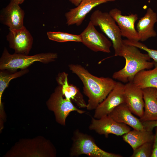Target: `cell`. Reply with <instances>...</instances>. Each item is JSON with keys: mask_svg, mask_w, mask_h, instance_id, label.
I'll return each mask as SVG.
<instances>
[{"mask_svg": "<svg viewBox=\"0 0 157 157\" xmlns=\"http://www.w3.org/2000/svg\"><path fill=\"white\" fill-rule=\"evenodd\" d=\"M25 13L23 10L13 0H11L0 13L1 22L9 29H16L24 27Z\"/></svg>", "mask_w": 157, "mask_h": 157, "instance_id": "14", "label": "cell"}, {"mask_svg": "<svg viewBox=\"0 0 157 157\" xmlns=\"http://www.w3.org/2000/svg\"><path fill=\"white\" fill-rule=\"evenodd\" d=\"M14 2L18 4H20L23 3L25 0H13Z\"/></svg>", "mask_w": 157, "mask_h": 157, "instance_id": "28", "label": "cell"}, {"mask_svg": "<svg viewBox=\"0 0 157 157\" xmlns=\"http://www.w3.org/2000/svg\"><path fill=\"white\" fill-rule=\"evenodd\" d=\"M156 97L157 99V88L156 90Z\"/></svg>", "mask_w": 157, "mask_h": 157, "instance_id": "29", "label": "cell"}, {"mask_svg": "<svg viewBox=\"0 0 157 157\" xmlns=\"http://www.w3.org/2000/svg\"><path fill=\"white\" fill-rule=\"evenodd\" d=\"M58 58L57 53L53 52L40 53L32 56L15 53L10 54L5 48L0 59V69L16 72L19 69H26L35 62L48 63L55 61Z\"/></svg>", "mask_w": 157, "mask_h": 157, "instance_id": "3", "label": "cell"}, {"mask_svg": "<svg viewBox=\"0 0 157 157\" xmlns=\"http://www.w3.org/2000/svg\"><path fill=\"white\" fill-rule=\"evenodd\" d=\"M68 67L83 83V93L88 99L86 108L89 110L96 108L106 98L117 82L109 77L94 76L79 64H69Z\"/></svg>", "mask_w": 157, "mask_h": 157, "instance_id": "1", "label": "cell"}, {"mask_svg": "<svg viewBox=\"0 0 157 157\" xmlns=\"http://www.w3.org/2000/svg\"><path fill=\"white\" fill-rule=\"evenodd\" d=\"M155 130L152 153L151 157H157V126L155 127Z\"/></svg>", "mask_w": 157, "mask_h": 157, "instance_id": "26", "label": "cell"}, {"mask_svg": "<svg viewBox=\"0 0 157 157\" xmlns=\"http://www.w3.org/2000/svg\"><path fill=\"white\" fill-rule=\"evenodd\" d=\"M119 56L125 58V64L123 68L115 72L112 77L122 82H133L139 72L150 69L154 65V61H151L147 54L141 53L138 48L133 46L124 44Z\"/></svg>", "mask_w": 157, "mask_h": 157, "instance_id": "2", "label": "cell"}, {"mask_svg": "<svg viewBox=\"0 0 157 157\" xmlns=\"http://www.w3.org/2000/svg\"><path fill=\"white\" fill-rule=\"evenodd\" d=\"M47 35L49 40L58 42H81L80 35L72 34L61 32L49 31L47 33Z\"/></svg>", "mask_w": 157, "mask_h": 157, "instance_id": "22", "label": "cell"}, {"mask_svg": "<svg viewBox=\"0 0 157 157\" xmlns=\"http://www.w3.org/2000/svg\"><path fill=\"white\" fill-rule=\"evenodd\" d=\"M132 113L126 105L123 103L115 107L108 115L116 122L125 124L133 129L145 130L140 119Z\"/></svg>", "mask_w": 157, "mask_h": 157, "instance_id": "16", "label": "cell"}, {"mask_svg": "<svg viewBox=\"0 0 157 157\" xmlns=\"http://www.w3.org/2000/svg\"><path fill=\"white\" fill-rule=\"evenodd\" d=\"M64 97L61 86L58 85L51 94L47 104L49 108L54 112L56 121L61 125H65L66 119L71 112L76 111L82 114L85 111L78 108L71 100Z\"/></svg>", "mask_w": 157, "mask_h": 157, "instance_id": "6", "label": "cell"}, {"mask_svg": "<svg viewBox=\"0 0 157 157\" xmlns=\"http://www.w3.org/2000/svg\"><path fill=\"white\" fill-rule=\"evenodd\" d=\"M109 13L117 23L122 36L130 40L140 41L138 33L135 27V23L138 18L137 14L123 15L121 11L117 8L111 9Z\"/></svg>", "mask_w": 157, "mask_h": 157, "instance_id": "11", "label": "cell"}, {"mask_svg": "<svg viewBox=\"0 0 157 157\" xmlns=\"http://www.w3.org/2000/svg\"><path fill=\"white\" fill-rule=\"evenodd\" d=\"M123 42L124 44L133 46L145 51L154 62L157 63V50L150 49L139 41L125 39L123 40Z\"/></svg>", "mask_w": 157, "mask_h": 157, "instance_id": "24", "label": "cell"}, {"mask_svg": "<svg viewBox=\"0 0 157 157\" xmlns=\"http://www.w3.org/2000/svg\"><path fill=\"white\" fill-rule=\"evenodd\" d=\"M89 129L99 134L104 135L106 138L110 134L122 135L131 130L128 125L116 122L108 115L99 119L92 117Z\"/></svg>", "mask_w": 157, "mask_h": 157, "instance_id": "8", "label": "cell"}, {"mask_svg": "<svg viewBox=\"0 0 157 157\" xmlns=\"http://www.w3.org/2000/svg\"><path fill=\"white\" fill-rule=\"evenodd\" d=\"M76 6H78L83 0H68Z\"/></svg>", "mask_w": 157, "mask_h": 157, "instance_id": "27", "label": "cell"}, {"mask_svg": "<svg viewBox=\"0 0 157 157\" xmlns=\"http://www.w3.org/2000/svg\"><path fill=\"white\" fill-rule=\"evenodd\" d=\"M125 103L132 113L141 117L144 106L142 89L133 82L126 83L124 86Z\"/></svg>", "mask_w": 157, "mask_h": 157, "instance_id": "12", "label": "cell"}, {"mask_svg": "<svg viewBox=\"0 0 157 157\" xmlns=\"http://www.w3.org/2000/svg\"><path fill=\"white\" fill-rule=\"evenodd\" d=\"M56 79L58 85L61 86L63 94L65 99L73 101L79 108H86L87 104L78 88L69 83L67 73L65 72L59 73Z\"/></svg>", "mask_w": 157, "mask_h": 157, "instance_id": "15", "label": "cell"}, {"mask_svg": "<svg viewBox=\"0 0 157 157\" xmlns=\"http://www.w3.org/2000/svg\"><path fill=\"white\" fill-rule=\"evenodd\" d=\"M154 62L155 67L153 69H144L136 75L133 82L136 85L142 89L147 88H157V63Z\"/></svg>", "mask_w": 157, "mask_h": 157, "instance_id": "20", "label": "cell"}, {"mask_svg": "<svg viewBox=\"0 0 157 157\" xmlns=\"http://www.w3.org/2000/svg\"><path fill=\"white\" fill-rule=\"evenodd\" d=\"M9 30L6 38L10 48L14 49L15 53L28 55L32 48L33 40L29 32L24 26Z\"/></svg>", "mask_w": 157, "mask_h": 157, "instance_id": "10", "label": "cell"}, {"mask_svg": "<svg viewBox=\"0 0 157 157\" xmlns=\"http://www.w3.org/2000/svg\"><path fill=\"white\" fill-rule=\"evenodd\" d=\"M153 142L146 143L135 149L131 157H151L152 151Z\"/></svg>", "mask_w": 157, "mask_h": 157, "instance_id": "23", "label": "cell"}, {"mask_svg": "<svg viewBox=\"0 0 157 157\" xmlns=\"http://www.w3.org/2000/svg\"><path fill=\"white\" fill-rule=\"evenodd\" d=\"M157 22L156 13L151 8H149L144 16L140 19L137 24L140 41H144L150 38L157 36L154 29V25Z\"/></svg>", "mask_w": 157, "mask_h": 157, "instance_id": "17", "label": "cell"}, {"mask_svg": "<svg viewBox=\"0 0 157 157\" xmlns=\"http://www.w3.org/2000/svg\"><path fill=\"white\" fill-rule=\"evenodd\" d=\"M29 70L25 69L18 72H12L10 73L6 70H1L0 72V107L1 111L3 110V107L1 102L2 94L8 86L10 81L12 79L20 77L28 72Z\"/></svg>", "mask_w": 157, "mask_h": 157, "instance_id": "21", "label": "cell"}, {"mask_svg": "<svg viewBox=\"0 0 157 157\" xmlns=\"http://www.w3.org/2000/svg\"><path fill=\"white\" fill-rule=\"evenodd\" d=\"M80 35L81 42L92 51L108 53L110 52L112 42L99 32L90 21Z\"/></svg>", "mask_w": 157, "mask_h": 157, "instance_id": "7", "label": "cell"}, {"mask_svg": "<svg viewBox=\"0 0 157 157\" xmlns=\"http://www.w3.org/2000/svg\"><path fill=\"white\" fill-rule=\"evenodd\" d=\"M124 86L121 82H117L113 89L95 109L94 118L99 119L108 115L115 107L125 103Z\"/></svg>", "mask_w": 157, "mask_h": 157, "instance_id": "9", "label": "cell"}, {"mask_svg": "<svg viewBox=\"0 0 157 157\" xmlns=\"http://www.w3.org/2000/svg\"><path fill=\"white\" fill-rule=\"evenodd\" d=\"M117 0H83L76 7L65 13L66 24L68 26L80 25L87 15L94 7L101 4Z\"/></svg>", "mask_w": 157, "mask_h": 157, "instance_id": "13", "label": "cell"}, {"mask_svg": "<svg viewBox=\"0 0 157 157\" xmlns=\"http://www.w3.org/2000/svg\"><path fill=\"white\" fill-rule=\"evenodd\" d=\"M142 123L144 129L149 131H152L153 129L157 126V120L145 121Z\"/></svg>", "mask_w": 157, "mask_h": 157, "instance_id": "25", "label": "cell"}, {"mask_svg": "<svg viewBox=\"0 0 157 157\" xmlns=\"http://www.w3.org/2000/svg\"><path fill=\"white\" fill-rule=\"evenodd\" d=\"M72 143L69 154L71 157L85 154L91 157H121V155L106 152L97 145L91 136L75 130L72 137Z\"/></svg>", "mask_w": 157, "mask_h": 157, "instance_id": "5", "label": "cell"}, {"mask_svg": "<svg viewBox=\"0 0 157 157\" xmlns=\"http://www.w3.org/2000/svg\"><path fill=\"white\" fill-rule=\"evenodd\" d=\"M154 135L152 131L133 129L123 135L122 138L134 150L146 143L153 142Z\"/></svg>", "mask_w": 157, "mask_h": 157, "instance_id": "19", "label": "cell"}, {"mask_svg": "<svg viewBox=\"0 0 157 157\" xmlns=\"http://www.w3.org/2000/svg\"><path fill=\"white\" fill-rule=\"evenodd\" d=\"M90 21L98 26L110 40L115 51V56H119L124 45L120 29L109 13L97 10L93 12Z\"/></svg>", "mask_w": 157, "mask_h": 157, "instance_id": "4", "label": "cell"}, {"mask_svg": "<svg viewBox=\"0 0 157 157\" xmlns=\"http://www.w3.org/2000/svg\"><path fill=\"white\" fill-rule=\"evenodd\" d=\"M144 106L143 116L140 118L142 122L157 120L156 88H147L143 89Z\"/></svg>", "mask_w": 157, "mask_h": 157, "instance_id": "18", "label": "cell"}]
</instances>
